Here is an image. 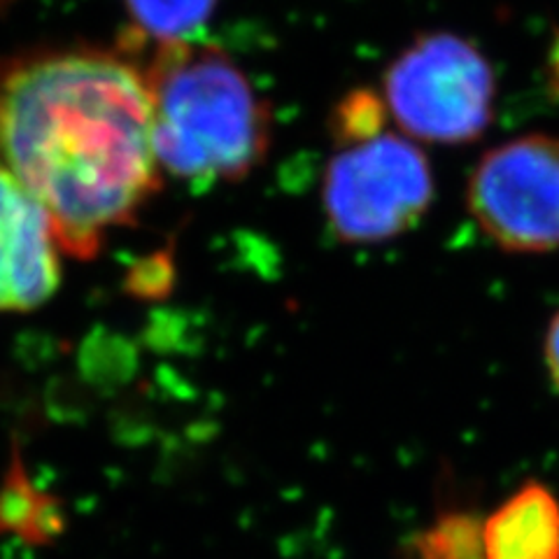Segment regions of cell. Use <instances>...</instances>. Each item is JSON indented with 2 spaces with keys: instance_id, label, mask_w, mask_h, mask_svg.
Wrapping results in <instances>:
<instances>
[{
  "instance_id": "ba28073f",
  "label": "cell",
  "mask_w": 559,
  "mask_h": 559,
  "mask_svg": "<svg viewBox=\"0 0 559 559\" xmlns=\"http://www.w3.org/2000/svg\"><path fill=\"white\" fill-rule=\"evenodd\" d=\"M66 527L57 497L35 485L28 476L20 448H12L10 466L0 478V536L14 534L33 546L57 540Z\"/></svg>"
},
{
  "instance_id": "30bf717a",
  "label": "cell",
  "mask_w": 559,
  "mask_h": 559,
  "mask_svg": "<svg viewBox=\"0 0 559 559\" xmlns=\"http://www.w3.org/2000/svg\"><path fill=\"white\" fill-rule=\"evenodd\" d=\"M388 105L376 94L357 90L345 96L334 115V138L338 145L357 143V140L371 138L384 131L388 124Z\"/></svg>"
},
{
  "instance_id": "5b68a950",
  "label": "cell",
  "mask_w": 559,
  "mask_h": 559,
  "mask_svg": "<svg viewBox=\"0 0 559 559\" xmlns=\"http://www.w3.org/2000/svg\"><path fill=\"white\" fill-rule=\"evenodd\" d=\"M466 201L471 217L501 250H557L559 138L532 133L489 150L471 175Z\"/></svg>"
},
{
  "instance_id": "52a82bcc",
  "label": "cell",
  "mask_w": 559,
  "mask_h": 559,
  "mask_svg": "<svg viewBox=\"0 0 559 559\" xmlns=\"http://www.w3.org/2000/svg\"><path fill=\"white\" fill-rule=\"evenodd\" d=\"M485 559H559V501L527 483L485 520Z\"/></svg>"
},
{
  "instance_id": "6da1fadb",
  "label": "cell",
  "mask_w": 559,
  "mask_h": 559,
  "mask_svg": "<svg viewBox=\"0 0 559 559\" xmlns=\"http://www.w3.org/2000/svg\"><path fill=\"white\" fill-rule=\"evenodd\" d=\"M0 166L43 203L66 254L94 259L162 182L147 75L108 55L12 70L0 82Z\"/></svg>"
},
{
  "instance_id": "9c48e42d",
  "label": "cell",
  "mask_w": 559,
  "mask_h": 559,
  "mask_svg": "<svg viewBox=\"0 0 559 559\" xmlns=\"http://www.w3.org/2000/svg\"><path fill=\"white\" fill-rule=\"evenodd\" d=\"M219 0H127L131 20L159 45L194 43Z\"/></svg>"
},
{
  "instance_id": "8992f818",
  "label": "cell",
  "mask_w": 559,
  "mask_h": 559,
  "mask_svg": "<svg viewBox=\"0 0 559 559\" xmlns=\"http://www.w3.org/2000/svg\"><path fill=\"white\" fill-rule=\"evenodd\" d=\"M61 252L43 203L0 166V310L45 306L61 285Z\"/></svg>"
},
{
  "instance_id": "8fae6325",
  "label": "cell",
  "mask_w": 559,
  "mask_h": 559,
  "mask_svg": "<svg viewBox=\"0 0 559 559\" xmlns=\"http://www.w3.org/2000/svg\"><path fill=\"white\" fill-rule=\"evenodd\" d=\"M546 364H548V371H550V378L555 382V388L559 390V312L555 314V320L548 326Z\"/></svg>"
},
{
  "instance_id": "3957f363",
  "label": "cell",
  "mask_w": 559,
  "mask_h": 559,
  "mask_svg": "<svg viewBox=\"0 0 559 559\" xmlns=\"http://www.w3.org/2000/svg\"><path fill=\"white\" fill-rule=\"evenodd\" d=\"M382 94L394 124L411 140L464 145L492 124L497 80L474 43L429 33L392 61Z\"/></svg>"
},
{
  "instance_id": "277c9868",
  "label": "cell",
  "mask_w": 559,
  "mask_h": 559,
  "mask_svg": "<svg viewBox=\"0 0 559 559\" xmlns=\"http://www.w3.org/2000/svg\"><path fill=\"white\" fill-rule=\"evenodd\" d=\"M433 199L429 159L404 133L380 131L341 145L329 162L322 205L331 231L349 245H371L406 234Z\"/></svg>"
},
{
  "instance_id": "7a4b0ae2",
  "label": "cell",
  "mask_w": 559,
  "mask_h": 559,
  "mask_svg": "<svg viewBox=\"0 0 559 559\" xmlns=\"http://www.w3.org/2000/svg\"><path fill=\"white\" fill-rule=\"evenodd\" d=\"M159 166L191 182H238L266 159L271 112L222 49L159 45L147 73Z\"/></svg>"
}]
</instances>
